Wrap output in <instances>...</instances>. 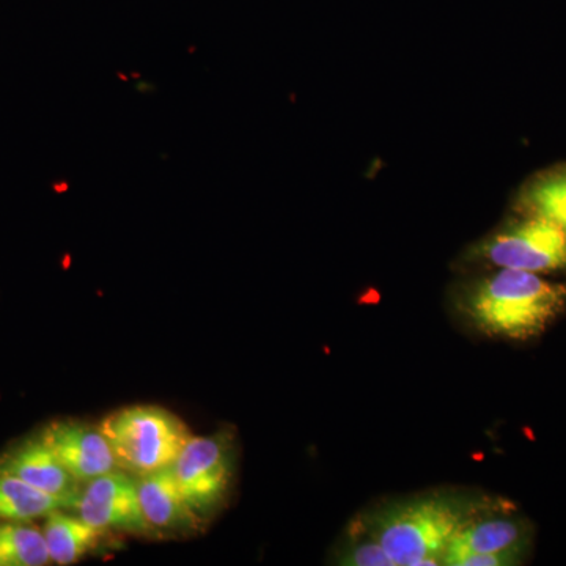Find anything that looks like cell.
Here are the masks:
<instances>
[{"mask_svg": "<svg viewBox=\"0 0 566 566\" xmlns=\"http://www.w3.org/2000/svg\"><path fill=\"white\" fill-rule=\"evenodd\" d=\"M528 526L520 517H491L472 521L461 528L447 551L501 554L524 553L528 546Z\"/></svg>", "mask_w": 566, "mask_h": 566, "instance_id": "obj_10", "label": "cell"}, {"mask_svg": "<svg viewBox=\"0 0 566 566\" xmlns=\"http://www.w3.org/2000/svg\"><path fill=\"white\" fill-rule=\"evenodd\" d=\"M523 553L480 554L469 551H446L442 565L449 566H510L516 565Z\"/></svg>", "mask_w": 566, "mask_h": 566, "instance_id": "obj_16", "label": "cell"}, {"mask_svg": "<svg viewBox=\"0 0 566 566\" xmlns=\"http://www.w3.org/2000/svg\"><path fill=\"white\" fill-rule=\"evenodd\" d=\"M475 512L452 497L415 499L379 513L371 521L370 536L395 566L442 565L447 547Z\"/></svg>", "mask_w": 566, "mask_h": 566, "instance_id": "obj_2", "label": "cell"}, {"mask_svg": "<svg viewBox=\"0 0 566 566\" xmlns=\"http://www.w3.org/2000/svg\"><path fill=\"white\" fill-rule=\"evenodd\" d=\"M461 308L488 337L526 342L566 311V285L531 271L501 268L465 290Z\"/></svg>", "mask_w": 566, "mask_h": 566, "instance_id": "obj_1", "label": "cell"}, {"mask_svg": "<svg viewBox=\"0 0 566 566\" xmlns=\"http://www.w3.org/2000/svg\"><path fill=\"white\" fill-rule=\"evenodd\" d=\"M41 438L80 483L120 469L109 441L99 428L62 420L48 424Z\"/></svg>", "mask_w": 566, "mask_h": 566, "instance_id": "obj_7", "label": "cell"}, {"mask_svg": "<svg viewBox=\"0 0 566 566\" xmlns=\"http://www.w3.org/2000/svg\"><path fill=\"white\" fill-rule=\"evenodd\" d=\"M118 468L145 475L169 468L191 439L188 427L156 406H132L107 417L99 427Z\"/></svg>", "mask_w": 566, "mask_h": 566, "instance_id": "obj_3", "label": "cell"}, {"mask_svg": "<svg viewBox=\"0 0 566 566\" xmlns=\"http://www.w3.org/2000/svg\"><path fill=\"white\" fill-rule=\"evenodd\" d=\"M475 255L509 270L542 274L566 270V233L556 223L535 216L491 234Z\"/></svg>", "mask_w": 566, "mask_h": 566, "instance_id": "obj_4", "label": "cell"}, {"mask_svg": "<svg viewBox=\"0 0 566 566\" xmlns=\"http://www.w3.org/2000/svg\"><path fill=\"white\" fill-rule=\"evenodd\" d=\"M517 210L556 223L566 233V164L531 178L517 197Z\"/></svg>", "mask_w": 566, "mask_h": 566, "instance_id": "obj_11", "label": "cell"}, {"mask_svg": "<svg viewBox=\"0 0 566 566\" xmlns=\"http://www.w3.org/2000/svg\"><path fill=\"white\" fill-rule=\"evenodd\" d=\"M46 539L39 528L13 523L0 526V566L50 564Z\"/></svg>", "mask_w": 566, "mask_h": 566, "instance_id": "obj_14", "label": "cell"}, {"mask_svg": "<svg viewBox=\"0 0 566 566\" xmlns=\"http://www.w3.org/2000/svg\"><path fill=\"white\" fill-rule=\"evenodd\" d=\"M74 510L82 520L103 532L107 528L147 532L151 527L142 512L136 480L118 471L87 482Z\"/></svg>", "mask_w": 566, "mask_h": 566, "instance_id": "obj_6", "label": "cell"}, {"mask_svg": "<svg viewBox=\"0 0 566 566\" xmlns=\"http://www.w3.org/2000/svg\"><path fill=\"white\" fill-rule=\"evenodd\" d=\"M0 472L17 476L36 490L59 499L65 509H76L80 501V482L66 471L41 434L21 442L0 457Z\"/></svg>", "mask_w": 566, "mask_h": 566, "instance_id": "obj_8", "label": "cell"}, {"mask_svg": "<svg viewBox=\"0 0 566 566\" xmlns=\"http://www.w3.org/2000/svg\"><path fill=\"white\" fill-rule=\"evenodd\" d=\"M338 562L349 566H395L385 547L370 535L367 536V539H359L346 547L344 556Z\"/></svg>", "mask_w": 566, "mask_h": 566, "instance_id": "obj_15", "label": "cell"}, {"mask_svg": "<svg viewBox=\"0 0 566 566\" xmlns=\"http://www.w3.org/2000/svg\"><path fill=\"white\" fill-rule=\"evenodd\" d=\"M65 509L59 499L0 472V520L24 523Z\"/></svg>", "mask_w": 566, "mask_h": 566, "instance_id": "obj_13", "label": "cell"}, {"mask_svg": "<svg viewBox=\"0 0 566 566\" xmlns=\"http://www.w3.org/2000/svg\"><path fill=\"white\" fill-rule=\"evenodd\" d=\"M182 497L193 512L222 501L233 474L232 444L223 434L189 439L172 464Z\"/></svg>", "mask_w": 566, "mask_h": 566, "instance_id": "obj_5", "label": "cell"}, {"mask_svg": "<svg viewBox=\"0 0 566 566\" xmlns=\"http://www.w3.org/2000/svg\"><path fill=\"white\" fill-rule=\"evenodd\" d=\"M137 490L142 512L151 527H186L196 520L197 513L182 497L172 465L140 475Z\"/></svg>", "mask_w": 566, "mask_h": 566, "instance_id": "obj_9", "label": "cell"}, {"mask_svg": "<svg viewBox=\"0 0 566 566\" xmlns=\"http://www.w3.org/2000/svg\"><path fill=\"white\" fill-rule=\"evenodd\" d=\"M103 531L92 526L81 516H70L55 512L48 515L43 527L44 539L51 560L59 565H70L84 557L96 546Z\"/></svg>", "mask_w": 566, "mask_h": 566, "instance_id": "obj_12", "label": "cell"}]
</instances>
